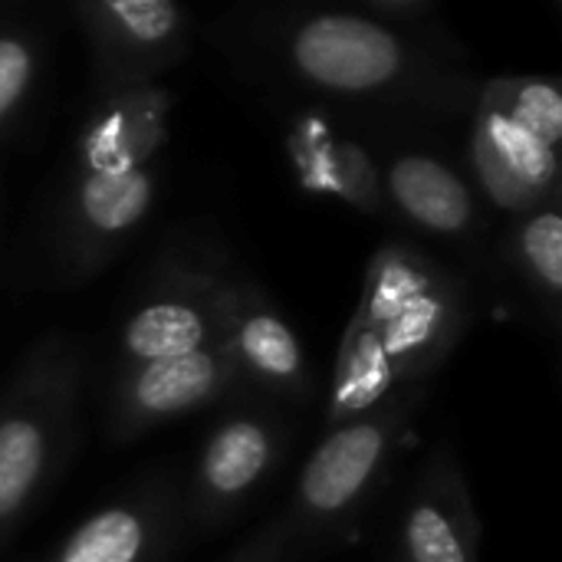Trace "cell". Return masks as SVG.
Listing matches in <instances>:
<instances>
[{
	"mask_svg": "<svg viewBox=\"0 0 562 562\" xmlns=\"http://www.w3.org/2000/svg\"><path fill=\"white\" fill-rule=\"evenodd\" d=\"M221 346L227 349L240 385L263 389L290 402H313L316 375L306 349L273 300L244 277H224Z\"/></svg>",
	"mask_w": 562,
	"mask_h": 562,
	"instance_id": "obj_10",
	"label": "cell"
},
{
	"mask_svg": "<svg viewBox=\"0 0 562 562\" xmlns=\"http://www.w3.org/2000/svg\"><path fill=\"white\" fill-rule=\"evenodd\" d=\"M468 155L491 207L517 217L537 204L560 201V148L481 95L471 105Z\"/></svg>",
	"mask_w": 562,
	"mask_h": 562,
	"instance_id": "obj_11",
	"label": "cell"
},
{
	"mask_svg": "<svg viewBox=\"0 0 562 562\" xmlns=\"http://www.w3.org/2000/svg\"><path fill=\"white\" fill-rule=\"evenodd\" d=\"M82 356L66 336H43L0 392V543L56 477L76 428Z\"/></svg>",
	"mask_w": 562,
	"mask_h": 562,
	"instance_id": "obj_3",
	"label": "cell"
},
{
	"mask_svg": "<svg viewBox=\"0 0 562 562\" xmlns=\"http://www.w3.org/2000/svg\"><path fill=\"white\" fill-rule=\"evenodd\" d=\"M43 40L36 26L3 20L0 23V138L26 112L43 76Z\"/></svg>",
	"mask_w": 562,
	"mask_h": 562,
	"instance_id": "obj_19",
	"label": "cell"
},
{
	"mask_svg": "<svg viewBox=\"0 0 562 562\" xmlns=\"http://www.w3.org/2000/svg\"><path fill=\"white\" fill-rule=\"evenodd\" d=\"M352 10L392 26L395 33H402V36H408V40H415V43H422V46H428L435 53L448 49L451 59H461V49H458L454 36L445 30L435 0H362Z\"/></svg>",
	"mask_w": 562,
	"mask_h": 562,
	"instance_id": "obj_21",
	"label": "cell"
},
{
	"mask_svg": "<svg viewBox=\"0 0 562 562\" xmlns=\"http://www.w3.org/2000/svg\"><path fill=\"white\" fill-rule=\"evenodd\" d=\"M161 181V165L132 171L72 168L56 211V267L69 283L95 277L148 221Z\"/></svg>",
	"mask_w": 562,
	"mask_h": 562,
	"instance_id": "obj_6",
	"label": "cell"
},
{
	"mask_svg": "<svg viewBox=\"0 0 562 562\" xmlns=\"http://www.w3.org/2000/svg\"><path fill=\"white\" fill-rule=\"evenodd\" d=\"M504 267L537 306V313L557 326L562 296V204L547 201L517 217L501 244Z\"/></svg>",
	"mask_w": 562,
	"mask_h": 562,
	"instance_id": "obj_17",
	"label": "cell"
},
{
	"mask_svg": "<svg viewBox=\"0 0 562 562\" xmlns=\"http://www.w3.org/2000/svg\"><path fill=\"white\" fill-rule=\"evenodd\" d=\"M181 524V481L158 474L89 514L49 562H165Z\"/></svg>",
	"mask_w": 562,
	"mask_h": 562,
	"instance_id": "obj_12",
	"label": "cell"
},
{
	"mask_svg": "<svg viewBox=\"0 0 562 562\" xmlns=\"http://www.w3.org/2000/svg\"><path fill=\"white\" fill-rule=\"evenodd\" d=\"M293 557V533L283 517L260 527L227 562H286Z\"/></svg>",
	"mask_w": 562,
	"mask_h": 562,
	"instance_id": "obj_22",
	"label": "cell"
},
{
	"mask_svg": "<svg viewBox=\"0 0 562 562\" xmlns=\"http://www.w3.org/2000/svg\"><path fill=\"white\" fill-rule=\"evenodd\" d=\"M221 290L224 273L217 270L161 267L125 313L119 372L221 342Z\"/></svg>",
	"mask_w": 562,
	"mask_h": 562,
	"instance_id": "obj_8",
	"label": "cell"
},
{
	"mask_svg": "<svg viewBox=\"0 0 562 562\" xmlns=\"http://www.w3.org/2000/svg\"><path fill=\"white\" fill-rule=\"evenodd\" d=\"M422 408V389H398L382 408L333 425L326 438L306 458L293 501L283 514L293 533V553L319 547L339 537L372 501L385 481L415 415Z\"/></svg>",
	"mask_w": 562,
	"mask_h": 562,
	"instance_id": "obj_4",
	"label": "cell"
},
{
	"mask_svg": "<svg viewBox=\"0 0 562 562\" xmlns=\"http://www.w3.org/2000/svg\"><path fill=\"white\" fill-rule=\"evenodd\" d=\"M477 95L501 105L507 115L524 122L543 142L560 148L562 138V89L547 76H494L477 82Z\"/></svg>",
	"mask_w": 562,
	"mask_h": 562,
	"instance_id": "obj_20",
	"label": "cell"
},
{
	"mask_svg": "<svg viewBox=\"0 0 562 562\" xmlns=\"http://www.w3.org/2000/svg\"><path fill=\"white\" fill-rule=\"evenodd\" d=\"M398 389L405 385L398 382L382 342L369 326H362L352 316L342 333L333 382H329V412H326L329 428L382 408Z\"/></svg>",
	"mask_w": 562,
	"mask_h": 562,
	"instance_id": "obj_18",
	"label": "cell"
},
{
	"mask_svg": "<svg viewBox=\"0 0 562 562\" xmlns=\"http://www.w3.org/2000/svg\"><path fill=\"white\" fill-rule=\"evenodd\" d=\"M175 95L155 82L92 99V109L76 135V165L86 171H132L161 165L171 135Z\"/></svg>",
	"mask_w": 562,
	"mask_h": 562,
	"instance_id": "obj_15",
	"label": "cell"
},
{
	"mask_svg": "<svg viewBox=\"0 0 562 562\" xmlns=\"http://www.w3.org/2000/svg\"><path fill=\"white\" fill-rule=\"evenodd\" d=\"M286 151L296 171L300 188L339 198L362 214H389L379 158L372 151L336 128L326 115H300L286 132Z\"/></svg>",
	"mask_w": 562,
	"mask_h": 562,
	"instance_id": "obj_16",
	"label": "cell"
},
{
	"mask_svg": "<svg viewBox=\"0 0 562 562\" xmlns=\"http://www.w3.org/2000/svg\"><path fill=\"white\" fill-rule=\"evenodd\" d=\"M286 441V422L273 412H240L217 422L198 451L188 487H181L184 524L214 530L234 520L273 477Z\"/></svg>",
	"mask_w": 562,
	"mask_h": 562,
	"instance_id": "obj_7",
	"label": "cell"
},
{
	"mask_svg": "<svg viewBox=\"0 0 562 562\" xmlns=\"http://www.w3.org/2000/svg\"><path fill=\"white\" fill-rule=\"evenodd\" d=\"M234 389H240V375L221 342L122 369L109 389V438L128 445L151 428L214 405Z\"/></svg>",
	"mask_w": 562,
	"mask_h": 562,
	"instance_id": "obj_9",
	"label": "cell"
},
{
	"mask_svg": "<svg viewBox=\"0 0 562 562\" xmlns=\"http://www.w3.org/2000/svg\"><path fill=\"white\" fill-rule=\"evenodd\" d=\"M69 13L89 43L92 99L155 86L194 36V16L175 0H79Z\"/></svg>",
	"mask_w": 562,
	"mask_h": 562,
	"instance_id": "obj_5",
	"label": "cell"
},
{
	"mask_svg": "<svg viewBox=\"0 0 562 562\" xmlns=\"http://www.w3.org/2000/svg\"><path fill=\"white\" fill-rule=\"evenodd\" d=\"M382 171L389 211L428 237L468 244L484 227L474 184L435 151H395Z\"/></svg>",
	"mask_w": 562,
	"mask_h": 562,
	"instance_id": "obj_14",
	"label": "cell"
},
{
	"mask_svg": "<svg viewBox=\"0 0 562 562\" xmlns=\"http://www.w3.org/2000/svg\"><path fill=\"white\" fill-rule=\"evenodd\" d=\"M250 30L257 49L296 86L352 102L415 105L431 115H471L477 82L441 56L359 10H263Z\"/></svg>",
	"mask_w": 562,
	"mask_h": 562,
	"instance_id": "obj_1",
	"label": "cell"
},
{
	"mask_svg": "<svg viewBox=\"0 0 562 562\" xmlns=\"http://www.w3.org/2000/svg\"><path fill=\"white\" fill-rule=\"evenodd\" d=\"M395 562H481V520L458 454L441 445L398 514Z\"/></svg>",
	"mask_w": 562,
	"mask_h": 562,
	"instance_id": "obj_13",
	"label": "cell"
},
{
	"mask_svg": "<svg viewBox=\"0 0 562 562\" xmlns=\"http://www.w3.org/2000/svg\"><path fill=\"white\" fill-rule=\"evenodd\" d=\"M352 316L375 333L398 382L425 389L471 323V290L418 244L385 240L366 267Z\"/></svg>",
	"mask_w": 562,
	"mask_h": 562,
	"instance_id": "obj_2",
	"label": "cell"
}]
</instances>
